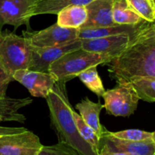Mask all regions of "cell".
Segmentation results:
<instances>
[{
	"instance_id": "ac0fdd59",
	"label": "cell",
	"mask_w": 155,
	"mask_h": 155,
	"mask_svg": "<svg viewBox=\"0 0 155 155\" xmlns=\"http://www.w3.org/2000/svg\"><path fill=\"white\" fill-rule=\"evenodd\" d=\"M57 15V24L68 28L80 29L87 19V12L84 5L68 6Z\"/></svg>"
},
{
	"instance_id": "d4e9b609",
	"label": "cell",
	"mask_w": 155,
	"mask_h": 155,
	"mask_svg": "<svg viewBox=\"0 0 155 155\" xmlns=\"http://www.w3.org/2000/svg\"><path fill=\"white\" fill-rule=\"evenodd\" d=\"M36 155H79L74 149L62 142L53 145H42Z\"/></svg>"
},
{
	"instance_id": "4fadbf2b",
	"label": "cell",
	"mask_w": 155,
	"mask_h": 155,
	"mask_svg": "<svg viewBox=\"0 0 155 155\" xmlns=\"http://www.w3.org/2000/svg\"><path fill=\"white\" fill-rule=\"evenodd\" d=\"M101 141L117 151L125 152L131 155H155V140L145 141H129L120 140L107 133L103 134Z\"/></svg>"
},
{
	"instance_id": "9c48e42d",
	"label": "cell",
	"mask_w": 155,
	"mask_h": 155,
	"mask_svg": "<svg viewBox=\"0 0 155 155\" xmlns=\"http://www.w3.org/2000/svg\"><path fill=\"white\" fill-rule=\"evenodd\" d=\"M81 46L82 40L78 39L58 46L46 48L32 46V58L29 69L48 73V67L52 62H55L66 53L80 49Z\"/></svg>"
},
{
	"instance_id": "cb8c5ba5",
	"label": "cell",
	"mask_w": 155,
	"mask_h": 155,
	"mask_svg": "<svg viewBox=\"0 0 155 155\" xmlns=\"http://www.w3.org/2000/svg\"><path fill=\"white\" fill-rule=\"evenodd\" d=\"M107 133L110 136L120 140L129 141H145L149 140H155V134L154 132H149L139 129H127L120 132H109Z\"/></svg>"
},
{
	"instance_id": "7402d4cb",
	"label": "cell",
	"mask_w": 155,
	"mask_h": 155,
	"mask_svg": "<svg viewBox=\"0 0 155 155\" xmlns=\"http://www.w3.org/2000/svg\"><path fill=\"white\" fill-rule=\"evenodd\" d=\"M80 80L93 93L98 97H102L105 92L102 81L98 75L97 66L87 68L78 75Z\"/></svg>"
},
{
	"instance_id": "2e32d148",
	"label": "cell",
	"mask_w": 155,
	"mask_h": 155,
	"mask_svg": "<svg viewBox=\"0 0 155 155\" xmlns=\"http://www.w3.org/2000/svg\"><path fill=\"white\" fill-rule=\"evenodd\" d=\"M93 0H35L29 12L30 18L39 15H58L70 5L86 6Z\"/></svg>"
},
{
	"instance_id": "7c38bea8",
	"label": "cell",
	"mask_w": 155,
	"mask_h": 155,
	"mask_svg": "<svg viewBox=\"0 0 155 155\" xmlns=\"http://www.w3.org/2000/svg\"><path fill=\"white\" fill-rule=\"evenodd\" d=\"M114 0H93L86 5L87 19L80 29L110 27L115 24L112 18Z\"/></svg>"
},
{
	"instance_id": "603a6c76",
	"label": "cell",
	"mask_w": 155,
	"mask_h": 155,
	"mask_svg": "<svg viewBox=\"0 0 155 155\" xmlns=\"http://www.w3.org/2000/svg\"><path fill=\"white\" fill-rule=\"evenodd\" d=\"M129 5L145 21L154 22V0H126Z\"/></svg>"
},
{
	"instance_id": "ffe728a7",
	"label": "cell",
	"mask_w": 155,
	"mask_h": 155,
	"mask_svg": "<svg viewBox=\"0 0 155 155\" xmlns=\"http://www.w3.org/2000/svg\"><path fill=\"white\" fill-rule=\"evenodd\" d=\"M139 100L155 102V78L136 77L130 81Z\"/></svg>"
},
{
	"instance_id": "30bf717a",
	"label": "cell",
	"mask_w": 155,
	"mask_h": 155,
	"mask_svg": "<svg viewBox=\"0 0 155 155\" xmlns=\"http://www.w3.org/2000/svg\"><path fill=\"white\" fill-rule=\"evenodd\" d=\"M13 80L24 85L32 96L45 98L51 88L56 83V80L50 73L21 69L12 74Z\"/></svg>"
},
{
	"instance_id": "5b68a950",
	"label": "cell",
	"mask_w": 155,
	"mask_h": 155,
	"mask_svg": "<svg viewBox=\"0 0 155 155\" xmlns=\"http://www.w3.org/2000/svg\"><path fill=\"white\" fill-rule=\"evenodd\" d=\"M117 83L114 88L105 91L102 95L104 100L103 106L110 115L130 116L137 109L139 97L130 81H119Z\"/></svg>"
},
{
	"instance_id": "484cf974",
	"label": "cell",
	"mask_w": 155,
	"mask_h": 155,
	"mask_svg": "<svg viewBox=\"0 0 155 155\" xmlns=\"http://www.w3.org/2000/svg\"><path fill=\"white\" fill-rule=\"evenodd\" d=\"M12 81H14L13 78L8 74L0 62V97H6L8 87Z\"/></svg>"
},
{
	"instance_id": "277c9868",
	"label": "cell",
	"mask_w": 155,
	"mask_h": 155,
	"mask_svg": "<svg viewBox=\"0 0 155 155\" xmlns=\"http://www.w3.org/2000/svg\"><path fill=\"white\" fill-rule=\"evenodd\" d=\"M33 47L23 36L0 30V62L12 77L16 71L29 69Z\"/></svg>"
},
{
	"instance_id": "ba28073f",
	"label": "cell",
	"mask_w": 155,
	"mask_h": 155,
	"mask_svg": "<svg viewBox=\"0 0 155 155\" xmlns=\"http://www.w3.org/2000/svg\"><path fill=\"white\" fill-rule=\"evenodd\" d=\"M35 0H0V30L4 25H12L17 30L26 25L30 30L29 12Z\"/></svg>"
},
{
	"instance_id": "5bb4252c",
	"label": "cell",
	"mask_w": 155,
	"mask_h": 155,
	"mask_svg": "<svg viewBox=\"0 0 155 155\" xmlns=\"http://www.w3.org/2000/svg\"><path fill=\"white\" fill-rule=\"evenodd\" d=\"M148 21H142L137 24H114L113 26L100 28L92 29H78V40H89L94 38L104 37V36H112V35L127 34L133 36L134 33L139 31L144 27Z\"/></svg>"
},
{
	"instance_id": "52a82bcc",
	"label": "cell",
	"mask_w": 155,
	"mask_h": 155,
	"mask_svg": "<svg viewBox=\"0 0 155 155\" xmlns=\"http://www.w3.org/2000/svg\"><path fill=\"white\" fill-rule=\"evenodd\" d=\"M42 147L39 137L27 129L0 136V155H36Z\"/></svg>"
},
{
	"instance_id": "44dd1931",
	"label": "cell",
	"mask_w": 155,
	"mask_h": 155,
	"mask_svg": "<svg viewBox=\"0 0 155 155\" xmlns=\"http://www.w3.org/2000/svg\"><path fill=\"white\" fill-rule=\"evenodd\" d=\"M72 114L80 136L92 147V149L98 155V152L101 145V139L96 135L92 128L85 123L81 116L78 113H77L74 109H73Z\"/></svg>"
},
{
	"instance_id": "e0dca14e",
	"label": "cell",
	"mask_w": 155,
	"mask_h": 155,
	"mask_svg": "<svg viewBox=\"0 0 155 155\" xmlns=\"http://www.w3.org/2000/svg\"><path fill=\"white\" fill-rule=\"evenodd\" d=\"M33 100L27 98H10L0 97V118L2 121H14L24 123L26 117L18 112L21 108L30 104Z\"/></svg>"
},
{
	"instance_id": "9a60e30c",
	"label": "cell",
	"mask_w": 155,
	"mask_h": 155,
	"mask_svg": "<svg viewBox=\"0 0 155 155\" xmlns=\"http://www.w3.org/2000/svg\"><path fill=\"white\" fill-rule=\"evenodd\" d=\"M79 111V115L81 116L86 124L92 128L94 132L100 138H102L103 134L106 130L105 128L100 122L99 115L104 106L101 103H95L86 97L76 105Z\"/></svg>"
},
{
	"instance_id": "d6986e66",
	"label": "cell",
	"mask_w": 155,
	"mask_h": 155,
	"mask_svg": "<svg viewBox=\"0 0 155 155\" xmlns=\"http://www.w3.org/2000/svg\"><path fill=\"white\" fill-rule=\"evenodd\" d=\"M112 18L117 24H137L144 21L126 0H114Z\"/></svg>"
},
{
	"instance_id": "6da1fadb",
	"label": "cell",
	"mask_w": 155,
	"mask_h": 155,
	"mask_svg": "<svg viewBox=\"0 0 155 155\" xmlns=\"http://www.w3.org/2000/svg\"><path fill=\"white\" fill-rule=\"evenodd\" d=\"M106 65L110 78L117 81H130L136 77L155 78L154 22H148L130 36L124 51Z\"/></svg>"
},
{
	"instance_id": "f1b7e54d",
	"label": "cell",
	"mask_w": 155,
	"mask_h": 155,
	"mask_svg": "<svg viewBox=\"0 0 155 155\" xmlns=\"http://www.w3.org/2000/svg\"><path fill=\"white\" fill-rule=\"evenodd\" d=\"M2 122V119L0 118V122Z\"/></svg>"
},
{
	"instance_id": "7a4b0ae2",
	"label": "cell",
	"mask_w": 155,
	"mask_h": 155,
	"mask_svg": "<svg viewBox=\"0 0 155 155\" xmlns=\"http://www.w3.org/2000/svg\"><path fill=\"white\" fill-rule=\"evenodd\" d=\"M45 99L49 109L51 126L59 142L71 147L79 155H98L77 130L65 84L56 82Z\"/></svg>"
},
{
	"instance_id": "3957f363",
	"label": "cell",
	"mask_w": 155,
	"mask_h": 155,
	"mask_svg": "<svg viewBox=\"0 0 155 155\" xmlns=\"http://www.w3.org/2000/svg\"><path fill=\"white\" fill-rule=\"evenodd\" d=\"M112 59L107 55L86 51L82 48L69 52L52 62L48 67V73L56 81L66 84L78 77L79 74L92 66L107 64Z\"/></svg>"
},
{
	"instance_id": "8fae6325",
	"label": "cell",
	"mask_w": 155,
	"mask_h": 155,
	"mask_svg": "<svg viewBox=\"0 0 155 155\" xmlns=\"http://www.w3.org/2000/svg\"><path fill=\"white\" fill-rule=\"evenodd\" d=\"M130 41V35H112L104 37L83 40L81 48L91 53L107 55L114 59L124 51Z\"/></svg>"
},
{
	"instance_id": "83f0119b",
	"label": "cell",
	"mask_w": 155,
	"mask_h": 155,
	"mask_svg": "<svg viewBox=\"0 0 155 155\" xmlns=\"http://www.w3.org/2000/svg\"><path fill=\"white\" fill-rule=\"evenodd\" d=\"M25 129H26L25 128H23V127L15 128V127H3V126H0V136L17 133V132H22V131H24Z\"/></svg>"
},
{
	"instance_id": "8992f818",
	"label": "cell",
	"mask_w": 155,
	"mask_h": 155,
	"mask_svg": "<svg viewBox=\"0 0 155 155\" xmlns=\"http://www.w3.org/2000/svg\"><path fill=\"white\" fill-rule=\"evenodd\" d=\"M22 36L29 41L33 47H54L77 40L78 29L61 27L55 23L47 28L38 31L24 30Z\"/></svg>"
},
{
	"instance_id": "4316f807",
	"label": "cell",
	"mask_w": 155,
	"mask_h": 155,
	"mask_svg": "<svg viewBox=\"0 0 155 155\" xmlns=\"http://www.w3.org/2000/svg\"><path fill=\"white\" fill-rule=\"evenodd\" d=\"M101 143H103V144L101 145L98 155H131L130 153H125V152L117 151V150H114L109 147L107 144H104L102 141H101Z\"/></svg>"
}]
</instances>
